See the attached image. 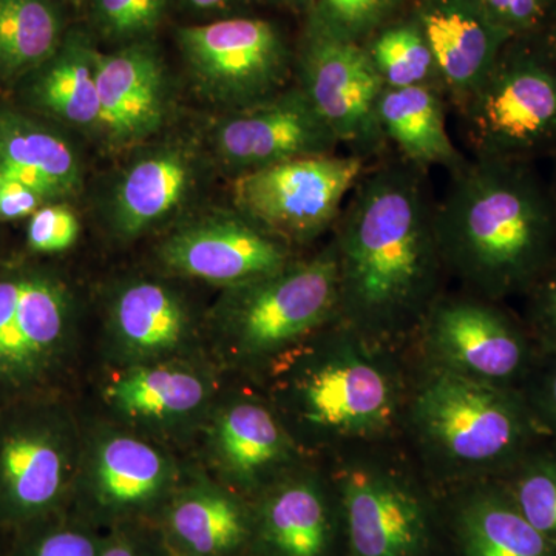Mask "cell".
Here are the masks:
<instances>
[{
	"instance_id": "obj_13",
	"label": "cell",
	"mask_w": 556,
	"mask_h": 556,
	"mask_svg": "<svg viewBox=\"0 0 556 556\" xmlns=\"http://www.w3.org/2000/svg\"><path fill=\"white\" fill-rule=\"evenodd\" d=\"M185 137L153 138L110 182L102 203L108 228L121 241H134L167 228L199 199L208 170L206 149Z\"/></svg>"
},
{
	"instance_id": "obj_10",
	"label": "cell",
	"mask_w": 556,
	"mask_h": 556,
	"mask_svg": "<svg viewBox=\"0 0 556 556\" xmlns=\"http://www.w3.org/2000/svg\"><path fill=\"white\" fill-rule=\"evenodd\" d=\"M367 169V160L351 153L285 161L233 178V207L291 248L313 243L334 230Z\"/></svg>"
},
{
	"instance_id": "obj_16",
	"label": "cell",
	"mask_w": 556,
	"mask_h": 556,
	"mask_svg": "<svg viewBox=\"0 0 556 556\" xmlns=\"http://www.w3.org/2000/svg\"><path fill=\"white\" fill-rule=\"evenodd\" d=\"M73 485L91 514L123 522L166 506L179 484L169 453L134 431L104 428L84 442Z\"/></svg>"
},
{
	"instance_id": "obj_36",
	"label": "cell",
	"mask_w": 556,
	"mask_h": 556,
	"mask_svg": "<svg viewBox=\"0 0 556 556\" xmlns=\"http://www.w3.org/2000/svg\"><path fill=\"white\" fill-rule=\"evenodd\" d=\"M79 230V219L68 204L46 203L28 222V247L42 254L64 252L76 243Z\"/></svg>"
},
{
	"instance_id": "obj_20",
	"label": "cell",
	"mask_w": 556,
	"mask_h": 556,
	"mask_svg": "<svg viewBox=\"0 0 556 556\" xmlns=\"http://www.w3.org/2000/svg\"><path fill=\"white\" fill-rule=\"evenodd\" d=\"M408 13L437 61L445 100L459 109L484 83L511 36L478 0H416Z\"/></svg>"
},
{
	"instance_id": "obj_37",
	"label": "cell",
	"mask_w": 556,
	"mask_h": 556,
	"mask_svg": "<svg viewBox=\"0 0 556 556\" xmlns=\"http://www.w3.org/2000/svg\"><path fill=\"white\" fill-rule=\"evenodd\" d=\"M544 437L556 447V361L541 357L521 388Z\"/></svg>"
},
{
	"instance_id": "obj_25",
	"label": "cell",
	"mask_w": 556,
	"mask_h": 556,
	"mask_svg": "<svg viewBox=\"0 0 556 556\" xmlns=\"http://www.w3.org/2000/svg\"><path fill=\"white\" fill-rule=\"evenodd\" d=\"M0 174L30 186L47 203H64L83 188V164L67 139L14 110L0 109Z\"/></svg>"
},
{
	"instance_id": "obj_43",
	"label": "cell",
	"mask_w": 556,
	"mask_h": 556,
	"mask_svg": "<svg viewBox=\"0 0 556 556\" xmlns=\"http://www.w3.org/2000/svg\"><path fill=\"white\" fill-rule=\"evenodd\" d=\"M64 2L75 3V5H78V3L84 2V0H64Z\"/></svg>"
},
{
	"instance_id": "obj_6",
	"label": "cell",
	"mask_w": 556,
	"mask_h": 556,
	"mask_svg": "<svg viewBox=\"0 0 556 556\" xmlns=\"http://www.w3.org/2000/svg\"><path fill=\"white\" fill-rule=\"evenodd\" d=\"M401 445L399 438L327 455L348 556L430 555L434 532L426 484L430 481Z\"/></svg>"
},
{
	"instance_id": "obj_30",
	"label": "cell",
	"mask_w": 556,
	"mask_h": 556,
	"mask_svg": "<svg viewBox=\"0 0 556 556\" xmlns=\"http://www.w3.org/2000/svg\"><path fill=\"white\" fill-rule=\"evenodd\" d=\"M362 46L386 89L434 87L442 91L437 61L412 14L388 22Z\"/></svg>"
},
{
	"instance_id": "obj_22",
	"label": "cell",
	"mask_w": 556,
	"mask_h": 556,
	"mask_svg": "<svg viewBox=\"0 0 556 556\" xmlns=\"http://www.w3.org/2000/svg\"><path fill=\"white\" fill-rule=\"evenodd\" d=\"M328 477L300 466L260 493L254 536L268 556H328L334 536Z\"/></svg>"
},
{
	"instance_id": "obj_1",
	"label": "cell",
	"mask_w": 556,
	"mask_h": 556,
	"mask_svg": "<svg viewBox=\"0 0 556 556\" xmlns=\"http://www.w3.org/2000/svg\"><path fill=\"white\" fill-rule=\"evenodd\" d=\"M427 172L401 156L365 170L332 230L338 318L402 353L444 294L447 276Z\"/></svg>"
},
{
	"instance_id": "obj_41",
	"label": "cell",
	"mask_w": 556,
	"mask_h": 556,
	"mask_svg": "<svg viewBox=\"0 0 556 556\" xmlns=\"http://www.w3.org/2000/svg\"><path fill=\"white\" fill-rule=\"evenodd\" d=\"M255 0H182L188 9L200 14H225V17L239 16L241 9H247Z\"/></svg>"
},
{
	"instance_id": "obj_2",
	"label": "cell",
	"mask_w": 556,
	"mask_h": 556,
	"mask_svg": "<svg viewBox=\"0 0 556 556\" xmlns=\"http://www.w3.org/2000/svg\"><path fill=\"white\" fill-rule=\"evenodd\" d=\"M268 402L305 452L402 437L408 364L332 320L265 369Z\"/></svg>"
},
{
	"instance_id": "obj_26",
	"label": "cell",
	"mask_w": 556,
	"mask_h": 556,
	"mask_svg": "<svg viewBox=\"0 0 556 556\" xmlns=\"http://www.w3.org/2000/svg\"><path fill=\"white\" fill-rule=\"evenodd\" d=\"M455 532L463 556H556L496 479L456 486Z\"/></svg>"
},
{
	"instance_id": "obj_29",
	"label": "cell",
	"mask_w": 556,
	"mask_h": 556,
	"mask_svg": "<svg viewBox=\"0 0 556 556\" xmlns=\"http://www.w3.org/2000/svg\"><path fill=\"white\" fill-rule=\"evenodd\" d=\"M64 38L54 0H0V78L35 72Z\"/></svg>"
},
{
	"instance_id": "obj_5",
	"label": "cell",
	"mask_w": 556,
	"mask_h": 556,
	"mask_svg": "<svg viewBox=\"0 0 556 556\" xmlns=\"http://www.w3.org/2000/svg\"><path fill=\"white\" fill-rule=\"evenodd\" d=\"M338 255L332 240L268 276L223 289L212 331L230 364L263 372L338 318Z\"/></svg>"
},
{
	"instance_id": "obj_34",
	"label": "cell",
	"mask_w": 556,
	"mask_h": 556,
	"mask_svg": "<svg viewBox=\"0 0 556 556\" xmlns=\"http://www.w3.org/2000/svg\"><path fill=\"white\" fill-rule=\"evenodd\" d=\"M511 39L556 35V0H478Z\"/></svg>"
},
{
	"instance_id": "obj_11",
	"label": "cell",
	"mask_w": 556,
	"mask_h": 556,
	"mask_svg": "<svg viewBox=\"0 0 556 556\" xmlns=\"http://www.w3.org/2000/svg\"><path fill=\"white\" fill-rule=\"evenodd\" d=\"M78 305L60 277L16 270L0 277V391L46 382L68 358Z\"/></svg>"
},
{
	"instance_id": "obj_8",
	"label": "cell",
	"mask_w": 556,
	"mask_h": 556,
	"mask_svg": "<svg viewBox=\"0 0 556 556\" xmlns=\"http://www.w3.org/2000/svg\"><path fill=\"white\" fill-rule=\"evenodd\" d=\"M193 86L223 112L252 108L294 83V49L278 25L229 16L177 31Z\"/></svg>"
},
{
	"instance_id": "obj_18",
	"label": "cell",
	"mask_w": 556,
	"mask_h": 556,
	"mask_svg": "<svg viewBox=\"0 0 556 556\" xmlns=\"http://www.w3.org/2000/svg\"><path fill=\"white\" fill-rule=\"evenodd\" d=\"M207 456L223 485L260 495L302 466L303 452L268 399L240 394L211 413Z\"/></svg>"
},
{
	"instance_id": "obj_40",
	"label": "cell",
	"mask_w": 556,
	"mask_h": 556,
	"mask_svg": "<svg viewBox=\"0 0 556 556\" xmlns=\"http://www.w3.org/2000/svg\"><path fill=\"white\" fill-rule=\"evenodd\" d=\"M100 556H160V551L139 533L119 530L104 540Z\"/></svg>"
},
{
	"instance_id": "obj_9",
	"label": "cell",
	"mask_w": 556,
	"mask_h": 556,
	"mask_svg": "<svg viewBox=\"0 0 556 556\" xmlns=\"http://www.w3.org/2000/svg\"><path fill=\"white\" fill-rule=\"evenodd\" d=\"M413 343L416 358L428 365L519 390L541 358L525 321L508 313L503 303L470 292H444Z\"/></svg>"
},
{
	"instance_id": "obj_3",
	"label": "cell",
	"mask_w": 556,
	"mask_h": 556,
	"mask_svg": "<svg viewBox=\"0 0 556 556\" xmlns=\"http://www.w3.org/2000/svg\"><path fill=\"white\" fill-rule=\"evenodd\" d=\"M439 248L466 292L525 298L556 258V192L517 161L473 159L438 201Z\"/></svg>"
},
{
	"instance_id": "obj_23",
	"label": "cell",
	"mask_w": 556,
	"mask_h": 556,
	"mask_svg": "<svg viewBox=\"0 0 556 556\" xmlns=\"http://www.w3.org/2000/svg\"><path fill=\"white\" fill-rule=\"evenodd\" d=\"M113 413L134 426L174 430L197 420L214 401V380L181 358L124 367L105 387Z\"/></svg>"
},
{
	"instance_id": "obj_31",
	"label": "cell",
	"mask_w": 556,
	"mask_h": 556,
	"mask_svg": "<svg viewBox=\"0 0 556 556\" xmlns=\"http://www.w3.org/2000/svg\"><path fill=\"white\" fill-rule=\"evenodd\" d=\"M496 481L541 535L556 546V447L543 441Z\"/></svg>"
},
{
	"instance_id": "obj_38",
	"label": "cell",
	"mask_w": 556,
	"mask_h": 556,
	"mask_svg": "<svg viewBox=\"0 0 556 556\" xmlns=\"http://www.w3.org/2000/svg\"><path fill=\"white\" fill-rule=\"evenodd\" d=\"M102 543L86 527H58L40 538L31 556H100Z\"/></svg>"
},
{
	"instance_id": "obj_28",
	"label": "cell",
	"mask_w": 556,
	"mask_h": 556,
	"mask_svg": "<svg viewBox=\"0 0 556 556\" xmlns=\"http://www.w3.org/2000/svg\"><path fill=\"white\" fill-rule=\"evenodd\" d=\"M98 51L86 33L65 35L56 53L35 70L30 100L51 119L80 134L100 138Z\"/></svg>"
},
{
	"instance_id": "obj_39",
	"label": "cell",
	"mask_w": 556,
	"mask_h": 556,
	"mask_svg": "<svg viewBox=\"0 0 556 556\" xmlns=\"http://www.w3.org/2000/svg\"><path fill=\"white\" fill-rule=\"evenodd\" d=\"M46 203L30 186L0 174V222L31 217Z\"/></svg>"
},
{
	"instance_id": "obj_35",
	"label": "cell",
	"mask_w": 556,
	"mask_h": 556,
	"mask_svg": "<svg viewBox=\"0 0 556 556\" xmlns=\"http://www.w3.org/2000/svg\"><path fill=\"white\" fill-rule=\"evenodd\" d=\"M525 321L538 353L556 361V258L526 292Z\"/></svg>"
},
{
	"instance_id": "obj_14",
	"label": "cell",
	"mask_w": 556,
	"mask_h": 556,
	"mask_svg": "<svg viewBox=\"0 0 556 556\" xmlns=\"http://www.w3.org/2000/svg\"><path fill=\"white\" fill-rule=\"evenodd\" d=\"M339 146L295 83L252 108L223 112L204 141L212 164L232 178L289 160L336 153Z\"/></svg>"
},
{
	"instance_id": "obj_15",
	"label": "cell",
	"mask_w": 556,
	"mask_h": 556,
	"mask_svg": "<svg viewBox=\"0 0 556 556\" xmlns=\"http://www.w3.org/2000/svg\"><path fill=\"white\" fill-rule=\"evenodd\" d=\"M156 255L172 276L197 278L222 289L268 276L295 258L289 244L236 207L215 208L177 223Z\"/></svg>"
},
{
	"instance_id": "obj_4",
	"label": "cell",
	"mask_w": 556,
	"mask_h": 556,
	"mask_svg": "<svg viewBox=\"0 0 556 556\" xmlns=\"http://www.w3.org/2000/svg\"><path fill=\"white\" fill-rule=\"evenodd\" d=\"M402 437L431 484L503 477L546 441L519 388L497 387L428 365H408Z\"/></svg>"
},
{
	"instance_id": "obj_32",
	"label": "cell",
	"mask_w": 556,
	"mask_h": 556,
	"mask_svg": "<svg viewBox=\"0 0 556 556\" xmlns=\"http://www.w3.org/2000/svg\"><path fill=\"white\" fill-rule=\"evenodd\" d=\"M407 3L408 0H316L305 21L336 38L364 43L401 16Z\"/></svg>"
},
{
	"instance_id": "obj_7",
	"label": "cell",
	"mask_w": 556,
	"mask_h": 556,
	"mask_svg": "<svg viewBox=\"0 0 556 556\" xmlns=\"http://www.w3.org/2000/svg\"><path fill=\"white\" fill-rule=\"evenodd\" d=\"M457 110L475 159L556 155V35L511 39Z\"/></svg>"
},
{
	"instance_id": "obj_42",
	"label": "cell",
	"mask_w": 556,
	"mask_h": 556,
	"mask_svg": "<svg viewBox=\"0 0 556 556\" xmlns=\"http://www.w3.org/2000/svg\"><path fill=\"white\" fill-rule=\"evenodd\" d=\"M280 2L287 5L289 10L305 17V20L309 17V14L313 13L314 5H316V0H280Z\"/></svg>"
},
{
	"instance_id": "obj_17",
	"label": "cell",
	"mask_w": 556,
	"mask_h": 556,
	"mask_svg": "<svg viewBox=\"0 0 556 556\" xmlns=\"http://www.w3.org/2000/svg\"><path fill=\"white\" fill-rule=\"evenodd\" d=\"M80 444L72 417L38 409L0 431V507L9 517H40L75 484Z\"/></svg>"
},
{
	"instance_id": "obj_33",
	"label": "cell",
	"mask_w": 556,
	"mask_h": 556,
	"mask_svg": "<svg viewBox=\"0 0 556 556\" xmlns=\"http://www.w3.org/2000/svg\"><path fill=\"white\" fill-rule=\"evenodd\" d=\"M90 9L97 30L127 46L152 39L166 16L167 0H90Z\"/></svg>"
},
{
	"instance_id": "obj_21",
	"label": "cell",
	"mask_w": 556,
	"mask_h": 556,
	"mask_svg": "<svg viewBox=\"0 0 556 556\" xmlns=\"http://www.w3.org/2000/svg\"><path fill=\"white\" fill-rule=\"evenodd\" d=\"M108 327L123 367L178 358L195 336V318L181 292L153 278H134L115 289Z\"/></svg>"
},
{
	"instance_id": "obj_19",
	"label": "cell",
	"mask_w": 556,
	"mask_h": 556,
	"mask_svg": "<svg viewBox=\"0 0 556 556\" xmlns=\"http://www.w3.org/2000/svg\"><path fill=\"white\" fill-rule=\"evenodd\" d=\"M101 137L110 150L152 141L169 123L172 84L166 62L152 39L121 46L97 61Z\"/></svg>"
},
{
	"instance_id": "obj_12",
	"label": "cell",
	"mask_w": 556,
	"mask_h": 556,
	"mask_svg": "<svg viewBox=\"0 0 556 556\" xmlns=\"http://www.w3.org/2000/svg\"><path fill=\"white\" fill-rule=\"evenodd\" d=\"M294 83L351 155L368 161L386 149L378 119L383 86L362 43L305 21L294 51Z\"/></svg>"
},
{
	"instance_id": "obj_27",
	"label": "cell",
	"mask_w": 556,
	"mask_h": 556,
	"mask_svg": "<svg viewBox=\"0 0 556 556\" xmlns=\"http://www.w3.org/2000/svg\"><path fill=\"white\" fill-rule=\"evenodd\" d=\"M445 97L434 87L386 89L378 102L380 131L402 160L428 170L442 167L455 174L467 160L450 138Z\"/></svg>"
},
{
	"instance_id": "obj_24",
	"label": "cell",
	"mask_w": 556,
	"mask_h": 556,
	"mask_svg": "<svg viewBox=\"0 0 556 556\" xmlns=\"http://www.w3.org/2000/svg\"><path fill=\"white\" fill-rule=\"evenodd\" d=\"M163 535L177 556H236L254 538V511L229 486L178 485L163 507Z\"/></svg>"
}]
</instances>
